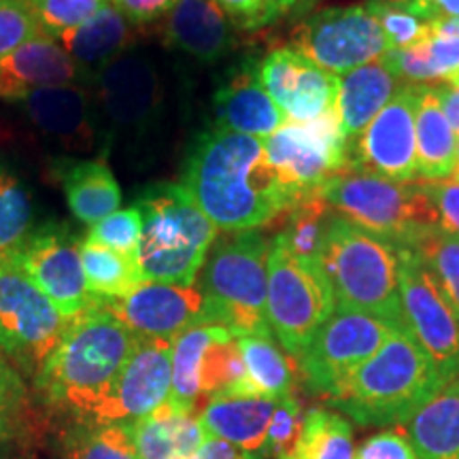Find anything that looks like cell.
Segmentation results:
<instances>
[{
    "label": "cell",
    "instance_id": "54",
    "mask_svg": "<svg viewBox=\"0 0 459 459\" xmlns=\"http://www.w3.org/2000/svg\"><path fill=\"white\" fill-rule=\"evenodd\" d=\"M11 443V429H9V421H7V412L0 411V459L4 457V451Z\"/></svg>",
    "mask_w": 459,
    "mask_h": 459
},
{
    "label": "cell",
    "instance_id": "27",
    "mask_svg": "<svg viewBox=\"0 0 459 459\" xmlns=\"http://www.w3.org/2000/svg\"><path fill=\"white\" fill-rule=\"evenodd\" d=\"M338 82L341 83H338L334 113L338 115L344 136L351 143L392 100L398 91V77L389 73L381 60H377L342 74Z\"/></svg>",
    "mask_w": 459,
    "mask_h": 459
},
{
    "label": "cell",
    "instance_id": "35",
    "mask_svg": "<svg viewBox=\"0 0 459 459\" xmlns=\"http://www.w3.org/2000/svg\"><path fill=\"white\" fill-rule=\"evenodd\" d=\"M79 257L85 274L88 290L102 300H113L130 294L136 285H141L143 273L139 260L117 254V251L83 238L79 240Z\"/></svg>",
    "mask_w": 459,
    "mask_h": 459
},
{
    "label": "cell",
    "instance_id": "38",
    "mask_svg": "<svg viewBox=\"0 0 459 459\" xmlns=\"http://www.w3.org/2000/svg\"><path fill=\"white\" fill-rule=\"evenodd\" d=\"M409 249L415 251L419 260L426 264L459 315V237H451L438 228Z\"/></svg>",
    "mask_w": 459,
    "mask_h": 459
},
{
    "label": "cell",
    "instance_id": "42",
    "mask_svg": "<svg viewBox=\"0 0 459 459\" xmlns=\"http://www.w3.org/2000/svg\"><path fill=\"white\" fill-rule=\"evenodd\" d=\"M368 7L377 20L381 22L383 32H385L389 48L402 49L411 48L429 34L432 24L429 22L419 20L411 11H406L402 4L387 3V0H368Z\"/></svg>",
    "mask_w": 459,
    "mask_h": 459
},
{
    "label": "cell",
    "instance_id": "6",
    "mask_svg": "<svg viewBox=\"0 0 459 459\" xmlns=\"http://www.w3.org/2000/svg\"><path fill=\"white\" fill-rule=\"evenodd\" d=\"M143 237L139 266L145 281L196 285L198 274L217 238L211 223L181 183L147 189L139 204Z\"/></svg>",
    "mask_w": 459,
    "mask_h": 459
},
{
    "label": "cell",
    "instance_id": "29",
    "mask_svg": "<svg viewBox=\"0 0 459 459\" xmlns=\"http://www.w3.org/2000/svg\"><path fill=\"white\" fill-rule=\"evenodd\" d=\"M128 429L139 459H189L206 440L198 412H181L169 402Z\"/></svg>",
    "mask_w": 459,
    "mask_h": 459
},
{
    "label": "cell",
    "instance_id": "37",
    "mask_svg": "<svg viewBox=\"0 0 459 459\" xmlns=\"http://www.w3.org/2000/svg\"><path fill=\"white\" fill-rule=\"evenodd\" d=\"M32 203L20 177L0 162V254L15 249L30 234Z\"/></svg>",
    "mask_w": 459,
    "mask_h": 459
},
{
    "label": "cell",
    "instance_id": "43",
    "mask_svg": "<svg viewBox=\"0 0 459 459\" xmlns=\"http://www.w3.org/2000/svg\"><path fill=\"white\" fill-rule=\"evenodd\" d=\"M41 34L28 0H0V57Z\"/></svg>",
    "mask_w": 459,
    "mask_h": 459
},
{
    "label": "cell",
    "instance_id": "50",
    "mask_svg": "<svg viewBox=\"0 0 459 459\" xmlns=\"http://www.w3.org/2000/svg\"><path fill=\"white\" fill-rule=\"evenodd\" d=\"M17 398H20V377L0 349V411L9 412Z\"/></svg>",
    "mask_w": 459,
    "mask_h": 459
},
{
    "label": "cell",
    "instance_id": "13",
    "mask_svg": "<svg viewBox=\"0 0 459 459\" xmlns=\"http://www.w3.org/2000/svg\"><path fill=\"white\" fill-rule=\"evenodd\" d=\"M264 147L274 170L300 200L349 170V141L334 108L308 124L285 122L264 139Z\"/></svg>",
    "mask_w": 459,
    "mask_h": 459
},
{
    "label": "cell",
    "instance_id": "3",
    "mask_svg": "<svg viewBox=\"0 0 459 459\" xmlns=\"http://www.w3.org/2000/svg\"><path fill=\"white\" fill-rule=\"evenodd\" d=\"M445 385L421 344L409 332H395L325 400L358 426L387 428L409 423Z\"/></svg>",
    "mask_w": 459,
    "mask_h": 459
},
{
    "label": "cell",
    "instance_id": "22",
    "mask_svg": "<svg viewBox=\"0 0 459 459\" xmlns=\"http://www.w3.org/2000/svg\"><path fill=\"white\" fill-rule=\"evenodd\" d=\"M217 128L238 134L268 139L287 122L283 111L274 105L260 79V65L245 60L230 71L226 82L215 91Z\"/></svg>",
    "mask_w": 459,
    "mask_h": 459
},
{
    "label": "cell",
    "instance_id": "39",
    "mask_svg": "<svg viewBox=\"0 0 459 459\" xmlns=\"http://www.w3.org/2000/svg\"><path fill=\"white\" fill-rule=\"evenodd\" d=\"M66 459H139L128 426H99L68 436Z\"/></svg>",
    "mask_w": 459,
    "mask_h": 459
},
{
    "label": "cell",
    "instance_id": "1",
    "mask_svg": "<svg viewBox=\"0 0 459 459\" xmlns=\"http://www.w3.org/2000/svg\"><path fill=\"white\" fill-rule=\"evenodd\" d=\"M181 186L221 232L257 230L300 203L268 160L264 139L217 126L189 149Z\"/></svg>",
    "mask_w": 459,
    "mask_h": 459
},
{
    "label": "cell",
    "instance_id": "25",
    "mask_svg": "<svg viewBox=\"0 0 459 459\" xmlns=\"http://www.w3.org/2000/svg\"><path fill=\"white\" fill-rule=\"evenodd\" d=\"M71 213L94 226L122 204V189L107 158H60L54 162Z\"/></svg>",
    "mask_w": 459,
    "mask_h": 459
},
{
    "label": "cell",
    "instance_id": "34",
    "mask_svg": "<svg viewBox=\"0 0 459 459\" xmlns=\"http://www.w3.org/2000/svg\"><path fill=\"white\" fill-rule=\"evenodd\" d=\"M353 429L330 409H311L302 417L300 432L281 459H353Z\"/></svg>",
    "mask_w": 459,
    "mask_h": 459
},
{
    "label": "cell",
    "instance_id": "36",
    "mask_svg": "<svg viewBox=\"0 0 459 459\" xmlns=\"http://www.w3.org/2000/svg\"><path fill=\"white\" fill-rule=\"evenodd\" d=\"M287 213L290 215H287L285 228L274 238L281 240L294 255L319 262L321 240H324L325 226L334 211L315 192L304 196Z\"/></svg>",
    "mask_w": 459,
    "mask_h": 459
},
{
    "label": "cell",
    "instance_id": "20",
    "mask_svg": "<svg viewBox=\"0 0 459 459\" xmlns=\"http://www.w3.org/2000/svg\"><path fill=\"white\" fill-rule=\"evenodd\" d=\"M260 79L287 122L308 124L334 108L338 77L291 48L273 49L260 62Z\"/></svg>",
    "mask_w": 459,
    "mask_h": 459
},
{
    "label": "cell",
    "instance_id": "40",
    "mask_svg": "<svg viewBox=\"0 0 459 459\" xmlns=\"http://www.w3.org/2000/svg\"><path fill=\"white\" fill-rule=\"evenodd\" d=\"M108 3L111 0H28L34 20L51 39L83 26Z\"/></svg>",
    "mask_w": 459,
    "mask_h": 459
},
{
    "label": "cell",
    "instance_id": "21",
    "mask_svg": "<svg viewBox=\"0 0 459 459\" xmlns=\"http://www.w3.org/2000/svg\"><path fill=\"white\" fill-rule=\"evenodd\" d=\"M96 74L79 66L56 39L41 34L0 57V100L22 102L51 85H94Z\"/></svg>",
    "mask_w": 459,
    "mask_h": 459
},
{
    "label": "cell",
    "instance_id": "45",
    "mask_svg": "<svg viewBox=\"0 0 459 459\" xmlns=\"http://www.w3.org/2000/svg\"><path fill=\"white\" fill-rule=\"evenodd\" d=\"M215 3L226 13L230 24L245 32L262 30L283 17L277 0H215Z\"/></svg>",
    "mask_w": 459,
    "mask_h": 459
},
{
    "label": "cell",
    "instance_id": "5",
    "mask_svg": "<svg viewBox=\"0 0 459 459\" xmlns=\"http://www.w3.org/2000/svg\"><path fill=\"white\" fill-rule=\"evenodd\" d=\"M273 238L257 230L223 232L211 245L198 290L206 300L209 324L232 334H273L266 317L268 260Z\"/></svg>",
    "mask_w": 459,
    "mask_h": 459
},
{
    "label": "cell",
    "instance_id": "52",
    "mask_svg": "<svg viewBox=\"0 0 459 459\" xmlns=\"http://www.w3.org/2000/svg\"><path fill=\"white\" fill-rule=\"evenodd\" d=\"M436 99L440 102V108H443L446 122L451 124V128L455 134H459V90L451 88V85H436Z\"/></svg>",
    "mask_w": 459,
    "mask_h": 459
},
{
    "label": "cell",
    "instance_id": "23",
    "mask_svg": "<svg viewBox=\"0 0 459 459\" xmlns=\"http://www.w3.org/2000/svg\"><path fill=\"white\" fill-rule=\"evenodd\" d=\"M277 406L279 400L255 395L213 398L198 411V419L206 436L237 446L251 459H264Z\"/></svg>",
    "mask_w": 459,
    "mask_h": 459
},
{
    "label": "cell",
    "instance_id": "44",
    "mask_svg": "<svg viewBox=\"0 0 459 459\" xmlns=\"http://www.w3.org/2000/svg\"><path fill=\"white\" fill-rule=\"evenodd\" d=\"M302 417L304 415L300 409V402L296 400V395L279 400L273 426L268 429L264 459H281L291 449V445H294V440L298 438V432H300Z\"/></svg>",
    "mask_w": 459,
    "mask_h": 459
},
{
    "label": "cell",
    "instance_id": "10",
    "mask_svg": "<svg viewBox=\"0 0 459 459\" xmlns=\"http://www.w3.org/2000/svg\"><path fill=\"white\" fill-rule=\"evenodd\" d=\"M96 105H99L105 149L113 141H145L158 128L164 113V79L152 57L128 54L96 74Z\"/></svg>",
    "mask_w": 459,
    "mask_h": 459
},
{
    "label": "cell",
    "instance_id": "8",
    "mask_svg": "<svg viewBox=\"0 0 459 459\" xmlns=\"http://www.w3.org/2000/svg\"><path fill=\"white\" fill-rule=\"evenodd\" d=\"M334 311V291L321 264L294 255L273 237L266 317L274 341L298 359Z\"/></svg>",
    "mask_w": 459,
    "mask_h": 459
},
{
    "label": "cell",
    "instance_id": "18",
    "mask_svg": "<svg viewBox=\"0 0 459 459\" xmlns=\"http://www.w3.org/2000/svg\"><path fill=\"white\" fill-rule=\"evenodd\" d=\"M99 300L136 338L175 341L194 325L209 324L206 300L198 285L143 281L130 294L113 300Z\"/></svg>",
    "mask_w": 459,
    "mask_h": 459
},
{
    "label": "cell",
    "instance_id": "33",
    "mask_svg": "<svg viewBox=\"0 0 459 459\" xmlns=\"http://www.w3.org/2000/svg\"><path fill=\"white\" fill-rule=\"evenodd\" d=\"M223 325L203 324L194 325L172 341V387L169 404L181 412H198L203 394H200V375L206 349L215 341Z\"/></svg>",
    "mask_w": 459,
    "mask_h": 459
},
{
    "label": "cell",
    "instance_id": "28",
    "mask_svg": "<svg viewBox=\"0 0 459 459\" xmlns=\"http://www.w3.org/2000/svg\"><path fill=\"white\" fill-rule=\"evenodd\" d=\"M126 17L107 4L83 26L57 34L56 41L85 71L99 74L102 68L128 54L134 45V30Z\"/></svg>",
    "mask_w": 459,
    "mask_h": 459
},
{
    "label": "cell",
    "instance_id": "41",
    "mask_svg": "<svg viewBox=\"0 0 459 459\" xmlns=\"http://www.w3.org/2000/svg\"><path fill=\"white\" fill-rule=\"evenodd\" d=\"M143 237V215L139 206H128V209H119L105 220H100L94 226H90L88 240L99 243L108 249L117 251L139 260V247Z\"/></svg>",
    "mask_w": 459,
    "mask_h": 459
},
{
    "label": "cell",
    "instance_id": "55",
    "mask_svg": "<svg viewBox=\"0 0 459 459\" xmlns=\"http://www.w3.org/2000/svg\"><path fill=\"white\" fill-rule=\"evenodd\" d=\"M445 82H446V83H449V85H451V88H455V90H459V68H457V71H455V73H451V74H449V77H446V79H445Z\"/></svg>",
    "mask_w": 459,
    "mask_h": 459
},
{
    "label": "cell",
    "instance_id": "46",
    "mask_svg": "<svg viewBox=\"0 0 459 459\" xmlns=\"http://www.w3.org/2000/svg\"><path fill=\"white\" fill-rule=\"evenodd\" d=\"M353 459H419L404 428L383 429L366 438L353 453Z\"/></svg>",
    "mask_w": 459,
    "mask_h": 459
},
{
    "label": "cell",
    "instance_id": "47",
    "mask_svg": "<svg viewBox=\"0 0 459 459\" xmlns=\"http://www.w3.org/2000/svg\"><path fill=\"white\" fill-rule=\"evenodd\" d=\"M438 213V228L451 237H459V181L455 179H419Z\"/></svg>",
    "mask_w": 459,
    "mask_h": 459
},
{
    "label": "cell",
    "instance_id": "11",
    "mask_svg": "<svg viewBox=\"0 0 459 459\" xmlns=\"http://www.w3.org/2000/svg\"><path fill=\"white\" fill-rule=\"evenodd\" d=\"M291 49L338 77L381 60L392 48L368 3H355L304 17L291 34Z\"/></svg>",
    "mask_w": 459,
    "mask_h": 459
},
{
    "label": "cell",
    "instance_id": "2",
    "mask_svg": "<svg viewBox=\"0 0 459 459\" xmlns=\"http://www.w3.org/2000/svg\"><path fill=\"white\" fill-rule=\"evenodd\" d=\"M136 336L96 300L71 321L34 383L49 404L91 417L128 361Z\"/></svg>",
    "mask_w": 459,
    "mask_h": 459
},
{
    "label": "cell",
    "instance_id": "14",
    "mask_svg": "<svg viewBox=\"0 0 459 459\" xmlns=\"http://www.w3.org/2000/svg\"><path fill=\"white\" fill-rule=\"evenodd\" d=\"M395 332L400 330L370 315L336 308L298 358L304 385L315 395L330 398Z\"/></svg>",
    "mask_w": 459,
    "mask_h": 459
},
{
    "label": "cell",
    "instance_id": "56",
    "mask_svg": "<svg viewBox=\"0 0 459 459\" xmlns=\"http://www.w3.org/2000/svg\"><path fill=\"white\" fill-rule=\"evenodd\" d=\"M453 175H455V181H459V139H457V153H455V166H453Z\"/></svg>",
    "mask_w": 459,
    "mask_h": 459
},
{
    "label": "cell",
    "instance_id": "15",
    "mask_svg": "<svg viewBox=\"0 0 459 459\" xmlns=\"http://www.w3.org/2000/svg\"><path fill=\"white\" fill-rule=\"evenodd\" d=\"M421 91V83L400 85L381 113L366 126L358 139L349 143V170L372 172L400 183L415 181V124Z\"/></svg>",
    "mask_w": 459,
    "mask_h": 459
},
{
    "label": "cell",
    "instance_id": "7",
    "mask_svg": "<svg viewBox=\"0 0 459 459\" xmlns=\"http://www.w3.org/2000/svg\"><path fill=\"white\" fill-rule=\"evenodd\" d=\"M317 194L334 213L395 247H412L438 230L436 206L417 181L400 183L349 170L325 181Z\"/></svg>",
    "mask_w": 459,
    "mask_h": 459
},
{
    "label": "cell",
    "instance_id": "48",
    "mask_svg": "<svg viewBox=\"0 0 459 459\" xmlns=\"http://www.w3.org/2000/svg\"><path fill=\"white\" fill-rule=\"evenodd\" d=\"M111 4L132 26H147L169 15L177 0H111Z\"/></svg>",
    "mask_w": 459,
    "mask_h": 459
},
{
    "label": "cell",
    "instance_id": "31",
    "mask_svg": "<svg viewBox=\"0 0 459 459\" xmlns=\"http://www.w3.org/2000/svg\"><path fill=\"white\" fill-rule=\"evenodd\" d=\"M406 432L419 459H459V378L412 415Z\"/></svg>",
    "mask_w": 459,
    "mask_h": 459
},
{
    "label": "cell",
    "instance_id": "24",
    "mask_svg": "<svg viewBox=\"0 0 459 459\" xmlns=\"http://www.w3.org/2000/svg\"><path fill=\"white\" fill-rule=\"evenodd\" d=\"M164 41L198 62L213 65L232 51L234 26L215 0H177L166 15Z\"/></svg>",
    "mask_w": 459,
    "mask_h": 459
},
{
    "label": "cell",
    "instance_id": "17",
    "mask_svg": "<svg viewBox=\"0 0 459 459\" xmlns=\"http://www.w3.org/2000/svg\"><path fill=\"white\" fill-rule=\"evenodd\" d=\"M170 387L172 341L136 338L117 381L90 419L99 426H128L164 406Z\"/></svg>",
    "mask_w": 459,
    "mask_h": 459
},
{
    "label": "cell",
    "instance_id": "53",
    "mask_svg": "<svg viewBox=\"0 0 459 459\" xmlns=\"http://www.w3.org/2000/svg\"><path fill=\"white\" fill-rule=\"evenodd\" d=\"M277 3L283 15H302L307 13L317 0H277Z\"/></svg>",
    "mask_w": 459,
    "mask_h": 459
},
{
    "label": "cell",
    "instance_id": "26",
    "mask_svg": "<svg viewBox=\"0 0 459 459\" xmlns=\"http://www.w3.org/2000/svg\"><path fill=\"white\" fill-rule=\"evenodd\" d=\"M383 66L406 83L440 82L459 68V17L432 22L429 34L411 48L389 49Z\"/></svg>",
    "mask_w": 459,
    "mask_h": 459
},
{
    "label": "cell",
    "instance_id": "19",
    "mask_svg": "<svg viewBox=\"0 0 459 459\" xmlns=\"http://www.w3.org/2000/svg\"><path fill=\"white\" fill-rule=\"evenodd\" d=\"M22 107L34 128L66 153L82 156L96 147L105 149L94 85L68 83L41 88L28 94Z\"/></svg>",
    "mask_w": 459,
    "mask_h": 459
},
{
    "label": "cell",
    "instance_id": "57",
    "mask_svg": "<svg viewBox=\"0 0 459 459\" xmlns=\"http://www.w3.org/2000/svg\"><path fill=\"white\" fill-rule=\"evenodd\" d=\"M387 3H395V4H400V3H404V0H387Z\"/></svg>",
    "mask_w": 459,
    "mask_h": 459
},
{
    "label": "cell",
    "instance_id": "51",
    "mask_svg": "<svg viewBox=\"0 0 459 459\" xmlns=\"http://www.w3.org/2000/svg\"><path fill=\"white\" fill-rule=\"evenodd\" d=\"M189 459H251V457L245 455L243 451H238L237 446L223 443L220 438H211V436H206V440L200 445V449Z\"/></svg>",
    "mask_w": 459,
    "mask_h": 459
},
{
    "label": "cell",
    "instance_id": "32",
    "mask_svg": "<svg viewBox=\"0 0 459 459\" xmlns=\"http://www.w3.org/2000/svg\"><path fill=\"white\" fill-rule=\"evenodd\" d=\"M417 175L421 179H446L455 166L457 139L446 122L436 91L423 85L417 107Z\"/></svg>",
    "mask_w": 459,
    "mask_h": 459
},
{
    "label": "cell",
    "instance_id": "30",
    "mask_svg": "<svg viewBox=\"0 0 459 459\" xmlns=\"http://www.w3.org/2000/svg\"><path fill=\"white\" fill-rule=\"evenodd\" d=\"M245 364V381L232 398L255 395V398L283 400L294 395L296 368L283 353L273 334L237 336Z\"/></svg>",
    "mask_w": 459,
    "mask_h": 459
},
{
    "label": "cell",
    "instance_id": "12",
    "mask_svg": "<svg viewBox=\"0 0 459 459\" xmlns=\"http://www.w3.org/2000/svg\"><path fill=\"white\" fill-rule=\"evenodd\" d=\"M400 302L406 330L421 344L445 383L459 378V315L409 247H398Z\"/></svg>",
    "mask_w": 459,
    "mask_h": 459
},
{
    "label": "cell",
    "instance_id": "4",
    "mask_svg": "<svg viewBox=\"0 0 459 459\" xmlns=\"http://www.w3.org/2000/svg\"><path fill=\"white\" fill-rule=\"evenodd\" d=\"M338 311L364 313L406 330L400 302L398 247L332 213L319 249Z\"/></svg>",
    "mask_w": 459,
    "mask_h": 459
},
{
    "label": "cell",
    "instance_id": "9",
    "mask_svg": "<svg viewBox=\"0 0 459 459\" xmlns=\"http://www.w3.org/2000/svg\"><path fill=\"white\" fill-rule=\"evenodd\" d=\"M71 321L13 257L0 254V349L22 375L37 378Z\"/></svg>",
    "mask_w": 459,
    "mask_h": 459
},
{
    "label": "cell",
    "instance_id": "16",
    "mask_svg": "<svg viewBox=\"0 0 459 459\" xmlns=\"http://www.w3.org/2000/svg\"><path fill=\"white\" fill-rule=\"evenodd\" d=\"M7 254L66 319H77L96 298L88 290L79 257V240L62 226H43Z\"/></svg>",
    "mask_w": 459,
    "mask_h": 459
},
{
    "label": "cell",
    "instance_id": "49",
    "mask_svg": "<svg viewBox=\"0 0 459 459\" xmlns=\"http://www.w3.org/2000/svg\"><path fill=\"white\" fill-rule=\"evenodd\" d=\"M400 4L429 24L436 20H446V17H459V0H404Z\"/></svg>",
    "mask_w": 459,
    "mask_h": 459
}]
</instances>
